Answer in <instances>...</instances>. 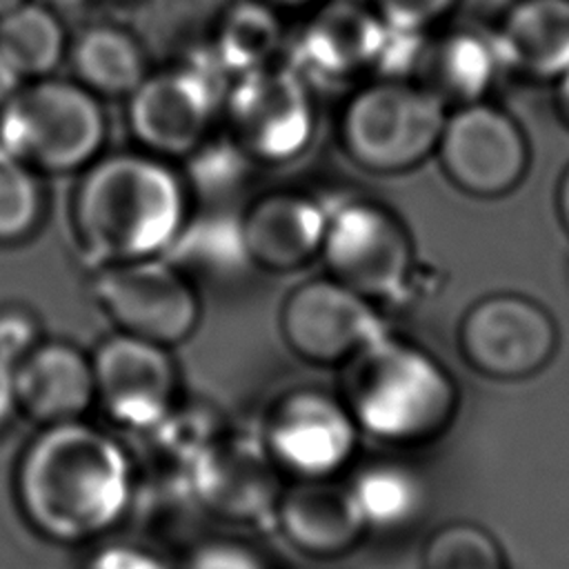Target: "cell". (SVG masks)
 Masks as SVG:
<instances>
[{
    "instance_id": "cell-1",
    "label": "cell",
    "mask_w": 569,
    "mask_h": 569,
    "mask_svg": "<svg viewBox=\"0 0 569 569\" xmlns=\"http://www.w3.org/2000/svg\"><path fill=\"white\" fill-rule=\"evenodd\" d=\"M18 500L29 522L56 540H87L111 527L131 496L124 451L76 420L47 425L24 449Z\"/></svg>"
},
{
    "instance_id": "cell-2",
    "label": "cell",
    "mask_w": 569,
    "mask_h": 569,
    "mask_svg": "<svg viewBox=\"0 0 569 569\" xmlns=\"http://www.w3.org/2000/svg\"><path fill=\"white\" fill-rule=\"evenodd\" d=\"M73 222L82 244L98 260H144L178 238L184 191L160 158L116 153L100 158L82 176Z\"/></svg>"
},
{
    "instance_id": "cell-3",
    "label": "cell",
    "mask_w": 569,
    "mask_h": 569,
    "mask_svg": "<svg viewBox=\"0 0 569 569\" xmlns=\"http://www.w3.org/2000/svg\"><path fill=\"white\" fill-rule=\"evenodd\" d=\"M347 362V409L369 433L425 442L453 420L458 387L429 351L382 333Z\"/></svg>"
},
{
    "instance_id": "cell-4",
    "label": "cell",
    "mask_w": 569,
    "mask_h": 569,
    "mask_svg": "<svg viewBox=\"0 0 569 569\" xmlns=\"http://www.w3.org/2000/svg\"><path fill=\"white\" fill-rule=\"evenodd\" d=\"M447 113V102L422 82L385 78L349 100L340 138L362 169L402 173L436 153Z\"/></svg>"
},
{
    "instance_id": "cell-5",
    "label": "cell",
    "mask_w": 569,
    "mask_h": 569,
    "mask_svg": "<svg viewBox=\"0 0 569 569\" xmlns=\"http://www.w3.org/2000/svg\"><path fill=\"white\" fill-rule=\"evenodd\" d=\"M104 129L93 91L80 82L36 80L0 107V147L49 173L87 167L102 147Z\"/></svg>"
},
{
    "instance_id": "cell-6",
    "label": "cell",
    "mask_w": 569,
    "mask_h": 569,
    "mask_svg": "<svg viewBox=\"0 0 569 569\" xmlns=\"http://www.w3.org/2000/svg\"><path fill=\"white\" fill-rule=\"evenodd\" d=\"M436 156L445 176L473 198L511 193L531 160L520 122L491 100L458 104L447 113Z\"/></svg>"
},
{
    "instance_id": "cell-7",
    "label": "cell",
    "mask_w": 569,
    "mask_h": 569,
    "mask_svg": "<svg viewBox=\"0 0 569 569\" xmlns=\"http://www.w3.org/2000/svg\"><path fill=\"white\" fill-rule=\"evenodd\" d=\"M558 338L553 316L513 291L476 300L458 327L462 358L496 380H522L542 371L556 356Z\"/></svg>"
},
{
    "instance_id": "cell-8",
    "label": "cell",
    "mask_w": 569,
    "mask_h": 569,
    "mask_svg": "<svg viewBox=\"0 0 569 569\" xmlns=\"http://www.w3.org/2000/svg\"><path fill=\"white\" fill-rule=\"evenodd\" d=\"M227 118L240 151L264 162L300 156L316 124L302 76L273 64L238 76L227 96Z\"/></svg>"
},
{
    "instance_id": "cell-9",
    "label": "cell",
    "mask_w": 569,
    "mask_h": 569,
    "mask_svg": "<svg viewBox=\"0 0 569 569\" xmlns=\"http://www.w3.org/2000/svg\"><path fill=\"white\" fill-rule=\"evenodd\" d=\"M320 251L333 280L365 298L398 293L413 264L405 224L389 209L371 202H347L327 211Z\"/></svg>"
},
{
    "instance_id": "cell-10",
    "label": "cell",
    "mask_w": 569,
    "mask_h": 569,
    "mask_svg": "<svg viewBox=\"0 0 569 569\" xmlns=\"http://www.w3.org/2000/svg\"><path fill=\"white\" fill-rule=\"evenodd\" d=\"M98 298L124 333L162 347L184 340L200 313L191 284L151 258L113 262L98 278Z\"/></svg>"
},
{
    "instance_id": "cell-11",
    "label": "cell",
    "mask_w": 569,
    "mask_h": 569,
    "mask_svg": "<svg viewBox=\"0 0 569 569\" xmlns=\"http://www.w3.org/2000/svg\"><path fill=\"white\" fill-rule=\"evenodd\" d=\"M282 333L305 360L331 365L353 358L382 336L369 298L338 280H309L282 307Z\"/></svg>"
},
{
    "instance_id": "cell-12",
    "label": "cell",
    "mask_w": 569,
    "mask_h": 569,
    "mask_svg": "<svg viewBox=\"0 0 569 569\" xmlns=\"http://www.w3.org/2000/svg\"><path fill=\"white\" fill-rule=\"evenodd\" d=\"M91 367L96 396L113 420L151 429L171 413L176 373L162 345L122 333L98 349Z\"/></svg>"
},
{
    "instance_id": "cell-13",
    "label": "cell",
    "mask_w": 569,
    "mask_h": 569,
    "mask_svg": "<svg viewBox=\"0 0 569 569\" xmlns=\"http://www.w3.org/2000/svg\"><path fill=\"white\" fill-rule=\"evenodd\" d=\"M129 96V127L156 156L193 151L202 142L216 107L209 76L193 67L144 76Z\"/></svg>"
},
{
    "instance_id": "cell-14",
    "label": "cell",
    "mask_w": 569,
    "mask_h": 569,
    "mask_svg": "<svg viewBox=\"0 0 569 569\" xmlns=\"http://www.w3.org/2000/svg\"><path fill=\"white\" fill-rule=\"evenodd\" d=\"M356 420L347 407L320 391L287 396L267 425L271 458L302 478L333 473L353 451Z\"/></svg>"
},
{
    "instance_id": "cell-15",
    "label": "cell",
    "mask_w": 569,
    "mask_h": 569,
    "mask_svg": "<svg viewBox=\"0 0 569 569\" xmlns=\"http://www.w3.org/2000/svg\"><path fill=\"white\" fill-rule=\"evenodd\" d=\"M273 462L269 449L251 440H211L191 473V487L218 516L260 518L280 500Z\"/></svg>"
},
{
    "instance_id": "cell-16",
    "label": "cell",
    "mask_w": 569,
    "mask_h": 569,
    "mask_svg": "<svg viewBox=\"0 0 569 569\" xmlns=\"http://www.w3.org/2000/svg\"><path fill=\"white\" fill-rule=\"evenodd\" d=\"M325 229L327 211L300 193L264 196L240 222L249 260L273 271L302 267L322 249Z\"/></svg>"
},
{
    "instance_id": "cell-17",
    "label": "cell",
    "mask_w": 569,
    "mask_h": 569,
    "mask_svg": "<svg viewBox=\"0 0 569 569\" xmlns=\"http://www.w3.org/2000/svg\"><path fill=\"white\" fill-rule=\"evenodd\" d=\"M493 33L511 73L556 82L569 69V0H516Z\"/></svg>"
},
{
    "instance_id": "cell-18",
    "label": "cell",
    "mask_w": 569,
    "mask_h": 569,
    "mask_svg": "<svg viewBox=\"0 0 569 569\" xmlns=\"http://www.w3.org/2000/svg\"><path fill=\"white\" fill-rule=\"evenodd\" d=\"M18 407L44 425L76 420L96 398L93 367L73 347H31L16 367Z\"/></svg>"
},
{
    "instance_id": "cell-19",
    "label": "cell",
    "mask_w": 569,
    "mask_h": 569,
    "mask_svg": "<svg viewBox=\"0 0 569 569\" xmlns=\"http://www.w3.org/2000/svg\"><path fill=\"white\" fill-rule=\"evenodd\" d=\"M385 22L353 2H331L305 27L298 44L302 67L322 78H345L376 64Z\"/></svg>"
},
{
    "instance_id": "cell-20",
    "label": "cell",
    "mask_w": 569,
    "mask_h": 569,
    "mask_svg": "<svg viewBox=\"0 0 569 569\" xmlns=\"http://www.w3.org/2000/svg\"><path fill=\"white\" fill-rule=\"evenodd\" d=\"M418 71L425 73V87L458 107L487 100L507 69L493 29L465 27L429 44Z\"/></svg>"
},
{
    "instance_id": "cell-21",
    "label": "cell",
    "mask_w": 569,
    "mask_h": 569,
    "mask_svg": "<svg viewBox=\"0 0 569 569\" xmlns=\"http://www.w3.org/2000/svg\"><path fill=\"white\" fill-rule=\"evenodd\" d=\"M276 511L287 538L313 556L349 551L367 527L349 489L322 482L291 489L278 500Z\"/></svg>"
},
{
    "instance_id": "cell-22",
    "label": "cell",
    "mask_w": 569,
    "mask_h": 569,
    "mask_svg": "<svg viewBox=\"0 0 569 569\" xmlns=\"http://www.w3.org/2000/svg\"><path fill=\"white\" fill-rule=\"evenodd\" d=\"M80 84L102 96L131 93L147 76L136 40L116 27L87 29L71 51Z\"/></svg>"
},
{
    "instance_id": "cell-23",
    "label": "cell",
    "mask_w": 569,
    "mask_h": 569,
    "mask_svg": "<svg viewBox=\"0 0 569 569\" xmlns=\"http://www.w3.org/2000/svg\"><path fill=\"white\" fill-rule=\"evenodd\" d=\"M60 20L44 7L22 2L0 16V51L22 78L47 76L62 58Z\"/></svg>"
},
{
    "instance_id": "cell-24",
    "label": "cell",
    "mask_w": 569,
    "mask_h": 569,
    "mask_svg": "<svg viewBox=\"0 0 569 569\" xmlns=\"http://www.w3.org/2000/svg\"><path fill=\"white\" fill-rule=\"evenodd\" d=\"M280 44V22L262 2H240L222 18L216 53L227 71L247 73L271 64Z\"/></svg>"
},
{
    "instance_id": "cell-25",
    "label": "cell",
    "mask_w": 569,
    "mask_h": 569,
    "mask_svg": "<svg viewBox=\"0 0 569 569\" xmlns=\"http://www.w3.org/2000/svg\"><path fill=\"white\" fill-rule=\"evenodd\" d=\"M365 525L398 527L409 522L422 502L418 478L405 467L380 462L362 469L349 489Z\"/></svg>"
},
{
    "instance_id": "cell-26",
    "label": "cell",
    "mask_w": 569,
    "mask_h": 569,
    "mask_svg": "<svg viewBox=\"0 0 569 569\" xmlns=\"http://www.w3.org/2000/svg\"><path fill=\"white\" fill-rule=\"evenodd\" d=\"M422 569H507V558L491 531L476 522H447L422 549Z\"/></svg>"
},
{
    "instance_id": "cell-27",
    "label": "cell",
    "mask_w": 569,
    "mask_h": 569,
    "mask_svg": "<svg viewBox=\"0 0 569 569\" xmlns=\"http://www.w3.org/2000/svg\"><path fill=\"white\" fill-rule=\"evenodd\" d=\"M42 209L33 169L0 147V242L24 238Z\"/></svg>"
},
{
    "instance_id": "cell-28",
    "label": "cell",
    "mask_w": 569,
    "mask_h": 569,
    "mask_svg": "<svg viewBox=\"0 0 569 569\" xmlns=\"http://www.w3.org/2000/svg\"><path fill=\"white\" fill-rule=\"evenodd\" d=\"M456 0H373L378 18L393 29L427 31Z\"/></svg>"
},
{
    "instance_id": "cell-29",
    "label": "cell",
    "mask_w": 569,
    "mask_h": 569,
    "mask_svg": "<svg viewBox=\"0 0 569 569\" xmlns=\"http://www.w3.org/2000/svg\"><path fill=\"white\" fill-rule=\"evenodd\" d=\"M82 569H167L153 553L131 547L113 545L96 551Z\"/></svg>"
},
{
    "instance_id": "cell-30",
    "label": "cell",
    "mask_w": 569,
    "mask_h": 569,
    "mask_svg": "<svg viewBox=\"0 0 569 569\" xmlns=\"http://www.w3.org/2000/svg\"><path fill=\"white\" fill-rule=\"evenodd\" d=\"M182 569H262L258 560L236 545H209L196 551Z\"/></svg>"
},
{
    "instance_id": "cell-31",
    "label": "cell",
    "mask_w": 569,
    "mask_h": 569,
    "mask_svg": "<svg viewBox=\"0 0 569 569\" xmlns=\"http://www.w3.org/2000/svg\"><path fill=\"white\" fill-rule=\"evenodd\" d=\"M31 336H33V327L29 318L20 313L0 316V358L13 365L33 347Z\"/></svg>"
},
{
    "instance_id": "cell-32",
    "label": "cell",
    "mask_w": 569,
    "mask_h": 569,
    "mask_svg": "<svg viewBox=\"0 0 569 569\" xmlns=\"http://www.w3.org/2000/svg\"><path fill=\"white\" fill-rule=\"evenodd\" d=\"M18 407V391H16V367L0 358V427L7 425L11 413Z\"/></svg>"
},
{
    "instance_id": "cell-33",
    "label": "cell",
    "mask_w": 569,
    "mask_h": 569,
    "mask_svg": "<svg viewBox=\"0 0 569 569\" xmlns=\"http://www.w3.org/2000/svg\"><path fill=\"white\" fill-rule=\"evenodd\" d=\"M20 82H22V76L16 71V67L0 51V107L22 87Z\"/></svg>"
},
{
    "instance_id": "cell-34",
    "label": "cell",
    "mask_w": 569,
    "mask_h": 569,
    "mask_svg": "<svg viewBox=\"0 0 569 569\" xmlns=\"http://www.w3.org/2000/svg\"><path fill=\"white\" fill-rule=\"evenodd\" d=\"M553 104L560 122L569 129V69L553 82Z\"/></svg>"
},
{
    "instance_id": "cell-35",
    "label": "cell",
    "mask_w": 569,
    "mask_h": 569,
    "mask_svg": "<svg viewBox=\"0 0 569 569\" xmlns=\"http://www.w3.org/2000/svg\"><path fill=\"white\" fill-rule=\"evenodd\" d=\"M556 209H558V218L565 227V231L569 233V164L565 167L558 187H556Z\"/></svg>"
},
{
    "instance_id": "cell-36",
    "label": "cell",
    "mask_w": 569,
    "mask_h": 569,
    "mask_svg": "<svg viewBox=\"0 0 569 569\" xmlns=\"http://www.w3.org/2000/svg\"><path fill=\"white\" fill-rule=\"evenodd\" d=\"M22 2H27V0H0V16H4L7 11L16 9V7L22 4Z\"/></svg>"
},
{
    "instance_id": "cell-37",
    "label": "cell",
    "mask_w": 569,
    "mask_h": 569,
    "mask_svg": "<svg viewBox=\"0 0 569 569\" xmlns=\"http://www.w3.org/2000/svg\"><path fill=\"white\" fill-rule=\"evenodd\" d=\"M269 2L284 4V7H293V4H305V2H309V0H269Z\"/></svg>"
}]
</instances>
